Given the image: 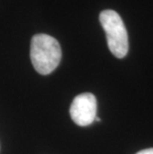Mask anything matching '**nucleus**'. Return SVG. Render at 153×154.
Segmentation results:
<instances>
[{"instance_id": "obj_5", "label": "nucleus", "mask_w": 153, "mask_h": 154, "mask_svg": "<svg viewBox=\"0 0 153 154\" xmlns=\"http://www.w3.org/2000/svg\"><path fill=\"white\" fill-rule=\"evenodd\" d=\"M96 121H100V119H99V117H97V116H96Z\"/></svg>"}, {"instance_id": "obj_4", "label": "nucleus", "mask_w": 153, "mask_h": 154, "mask_svg": "<svg viewBox=\"0 0 153 154\" xmlns=\"http://www.w3.org/2000/svg\"><path fill=\"white\" fill-rule=\"evenodd\" d=\"M135 154H153V148H147V149H143L141 151H139Z\"/></svg>"}, {"instance_id": "obj_3", "label": "nucleus", "mask_w": 153, "mask_h": 154, "mask_svg": "<svg viewBox=\"0 0 153 154\" xmlns=\"http://www.w3.org/2000/svg\"><path fill=\"white\" fill-rule=\"evenodd\" d=\"M73 121L80 126L92 124L96 117V99L93 94L84 93L74 99L70 107Z\"/></svg>"}, {"instance_id": "obj_2", "label": "nucleus", "mask_w": 153, "mask_h": 154, "mask_svg": "<svg viewBox=\"0 0 153 154\" xmlns=\"http://www.w3.org/2000/svg\"><path fill=\"white\" fill-rule=\"evenodd\" d=\"M99 21L106 32L109 51L116 58H124L128 52V35L121 17L113 10L99 14Z\"/></svg>"}, {"instance_id": "obj_1", "label": "nucleus", "mask_w": 153, "mask_h": 154, "mask_svg": "<svg viewBox=\"0 0 153 154\" xmlns=\"http://www.w3.org/2000/svg\"><path fill=\"white\" fill-rule=\"evenodd\" d=\"M30 57L35 70L41 75H49L59 66L62 51L54 37L47 34H37L32 38Z\"/></svg>"}]
</instances>
